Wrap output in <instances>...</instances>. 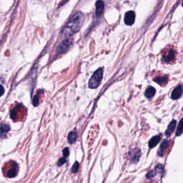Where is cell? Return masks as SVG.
Masks as SVG:
<instances>
[{"instance_id": "cell-1", "label": "cell", "mask_w": 183, "mask_h": 183, "mask_svg": "<svg viewBox=\"0 0 183 183\" xmlns=\"http://www.w3.org/2000/svg\"><path fill=\"white\" fill-rule=\"evenodd\" d=\"M85 20L84 14L77 12L70 18L61 32V35L65 37H70L78 32Z\"/></svg>"}, {"instance_id": "cell-2", "label": "cell", "mask_w": 183, "mask_h": 183, "mask_svg": "<svg viewBox=\"0 0 183 183\" xmlns=\"http://www.w3.org/2000/svg\"><path fill=\"white\" fill-rule=\"evenodd\" d=\"M103 77V69L99 68L95 71L89 81V87L91 89H96L99 87Z\"/></svg>"}, {"instance_id": "cell-3", "label": "cell", "mask_w": 183, "mask_h": 183, "mask_svg": "<svg viewBox=\"0 0 183 183\" xmlns=\"http://www.w3.org/2000/svg\"><path fill=\"white\" fill-rule=\"evenodd\" d=\"M72 43L71 39H67L65 40H63L62 42L59 44L57 48V53L59 55V54H62L66 52L68 50V49L70 47V45Z\"/></svg>"}, {"instance_id": "cell-4", "label": "cell", "mask_w": 183, "mask_h": 183, "mask_svg": "<svg viewBox=\"0 0 183 183\" xmlns=\"http://www.w3.org/2000/svg\"><path fill=\"white\" fill-rule=\"evenodd\" d=\"M135 13L133 11L127 12L125 15V25L131 26L135 22Z\"/></svg>"}, {"instance_id": "cell-5", "label": "cell", "mask_w": 183, "mask_h": 183, "mask_svg": "<svg viewBox=\"0 0 183 183\" xmlns=\"http://www.w3.org/2000/svg\"><path fill=\"white\" fill-rule=\"evenodd\" d=\"M141 151L139 148H135L130 152V158L133 163H136L140 160Z\"/></svg>"}, {"instance_id": "cell-6", "label": "cell", "mask_w": 183, "mask_h": 183, "mask_svg": "<svg viewBox=\"0 0 183 183\" xmlns=\"http://www.w3.org/2000/svg\"><path fill=\"white\" fill-rule=\"evenodd\" d=\"M182 85H179L174 89L171 94V98L172 99H178L182 96Z\"/></svg>"}, {"instance_id": "cell-7", "label": "cell", "mask_w": 183, "mask_h": 183, "mask_svg": "<svg viewBox=\"0 0 183 183\" xmlns=\"http://www.w3.org/2000/svg\"><path fill=\"white\" fill-rule=\"evenodd\" d=\"M162 170H163L162 165H157L156 168H155V170H151L150 172H149L148 174H147V178L149 179H152L154 178L155 175H156L157 173L162 172Z\"/></svg>"}, {"instance_id": "cell-8", "label": "cell", "mask_w": 183, "mask_h": 183, "mask_svg": "<svg viewBox=\"0 0 183 183\" xmlns=\"http://www.w3.org/2000/svg\"><path fill=\"white\" fill-rule=\"evenodd\" d=\"M176 125H177V122L175 120H173L170 123L168 129H167V130L165 131V136L167 137H170L171 136V135L172 134L173 131H174L175 129Z\"/></svg>"}, {"instance_id": "cell-9", "label": "cell", "mask_w": 183, "mask_h": 183, "mask_svg": "<svg viewBox=\"0 0 183 183\" xmlns=\"http://www.w3.org/2000/svg\"><path fill=\"white\" fill-rule=\"evenodd\" d=\"M104 11V3L102 1H97L96 2V15L97 17H100Z\"/></svg>"}, {"instance_id": "cell-10", "label": "cell", "mask_w": 183, "mask_h": 183, "mask_svg": "<svg viewBox=\"0 0 183 183\" xmlns=\"http://www.w3.org/2000/svg\"><path fill=\"white\" fill-rule=\"evenodd\" d=\"M17 172H18V165L17 163L14 162L12 167L9 169V171H8L7 176L9 177V178H14V177L17 175Z\"/></svg>"}, {"instance_id": "cell-11", "label": "cell", "mask_w": 183, "mask_h": 183, "mask_svg": "<svg viewBox=\"0 0 183 183\" xmlns=\"http://www.w3.org/2000/svg\"><path fill=\"white\" fill-rule=\"evenodd\" d=\"M10 130V127L8 125H2L0 127V137L5 138L9 131Z\"/></svg>"}, {"instance_id": "cell-12", "label": "cell", "mask_w": 183, "mask_h": 183, "mask_svg": "<svg viewBox=\"0 0 183 183\" xmlns=\"http://www.w3.org/2000/svg\"><path fill=\"white\" fill-rule=\"evenodd\" d=\"M160 140H161L160 135H156V136L153 137L150 140V142H149V147H150V148H153L154 147L156 146V145L160 142Z\"/></svg>"}, {"instance_id": "cell-13", "label": "cell", "mask_w": 183, "mask_h": 183, "mask_svg": "<svg viewBox=\"0 0 183 183\" xmlns=\"http://www.w3.org/2000/svg\"><path fill=\"white\" fill-rule=\"evenodd\" d=\"M155 95V89L152 87H149L148 88L146 89V91H145V97L148 99L152 98Z\"/></svg>"}, {"instance_id": "cell-14", "label": "cell", "mask_w": 183, "mask_h": 183, "mask_svg": "<svg viewBox=\"0 0 183 183\" xmlns=\"http://www.w3.org/2000/svg\"><path fill=\"white\" fill-rule=\"evenodd\" d=\"M168 145H169L168 140H163L162 143V144H161V145H160V150H159V151H158V155H159V156H162V155H163V151H164L165 150V149L168 148Z\"/></svg>"}, {"instance_id": "cell-15", "label": "cell", "mask_w": 183, "mask_h": 183, "mask_svg": "<svg viewBox=\"0 0 183 183\" xmlns=\"http://www.w3.org/2000/svg\"><path fill=\"white\" fill-rule=\"evenodd\" d=\"M77 139V134L75 131H72L68 135V141L70 144H73L76 142Z\"/></svg>"}, {"instance_id": "cell-16", "label": "cell", "mask_w": 183, "mask_h": 183, "mask_svg": "<svg viewBox=\"0 0 183 183\" xmlns=\"http://www.w3.org/2000/svg\"><path fill=\"white\" fill-rule=\"evenodd\" d=\"M154 81L156 82H158V84L164 85L167 84V82H168V77L165 76L158 77H157V78H155L154 79Z\"/></svg>"}, {"instance_id": "cell-17", "label": "cell", "mask_w": 183, "mask_h": 183, "mask_svg": "<svg viewBox=\"0 0 183 183\" xmlns=\"http://www.w3.org/2000/svg\"><path fill=\"white\" fill-rule=\"evenodd\" d=\"M175 57V52L173 50H170L169 51V52L165 55L164 56V59L167 62H170L172 59Z\"/></svg>"}, {"instance_id": "cell-18", "label": "cell", "mask_w": 183, "mask_h": 183, "mask_svg": "<svg viewBox=\"0 0 183 183\" xmlns=\"http://www.w3.org/2000/svg\"><path fill=\"white\" fill-rule=\"evenodd\" d=\"M182 133V120H181L179 122V125L178 127V130L176 132L177 136H180Z\"/></svg>"}, {"instance_id": "cell-19", "label": "cell", "mask_w": 183, "mask_h": 183, "mask_svg": "<svg viewBox=\"0 0 183 183\" xmlns=\"http://www.w3.org/2000/svg\"><path fill=\"white\" fill-rule=\"evenodd\" d=\"M39 95H37L36 96L34 97L33 99V105L35 107H37V105H39Z\"/></svg>"}, {"instance_id": "cell-20", "label": "cell", "mask_w": 183, "mask_h": 183, "mask_svg": "<svg viewBox=\"0 0 183 183\" xmlns=\"http://www.w3.org/2000/svg\"><path fill=\"white\" fill-rule=\"evenodd\" d=\"M79 163L77 162H75V163L74 165H73L72 168V172H77V170H78V168H79Z\"/></svg>"}, {"instance_id": "cell-21", "label": "cell", "mask_w": 183, "mask_h": 183, "mask_svg": "<svg viewBox=\"0 0 183 183\" xmlns=\"http://www.w3.org/2000/svg\"><path fill=\"white\" fill-rule=\"evenodd\" d=\"M62 153H63L64 157H65V158L66 159V158H67V157H68V156H69V148H65L63 150Z\"/></svg>"}, {"instance_id": "cell-22", "label": "cell", "mask_w": 183, "mask_h": 183, "mask_svg": "<svg viewBox=\"0 0 183 183\" xmlns=\"http://www.w3.org/2000/svg\"><path fill=\"white\" fill-rule=\"evenodd\" d=\"M65 162H66V159H65V158H62L59 159L58 162H57V165L62 166V165L65 164Z\"/></svg>"}, {"instance_id": "cell-23", "label": "cell", "mask_w": 183, "mask_h": 183, "mask_svg": "<svg viewBox=\"0 0 183 183\" xmlns=\"http://www.w3.org/2000/svg\"><path fill=\"white\" fill-rule=\"evenodd\" d=\"M4 93H5V88H4V87L2 85H0V97L4 95Z\"/></svg>"}]
</instances>
